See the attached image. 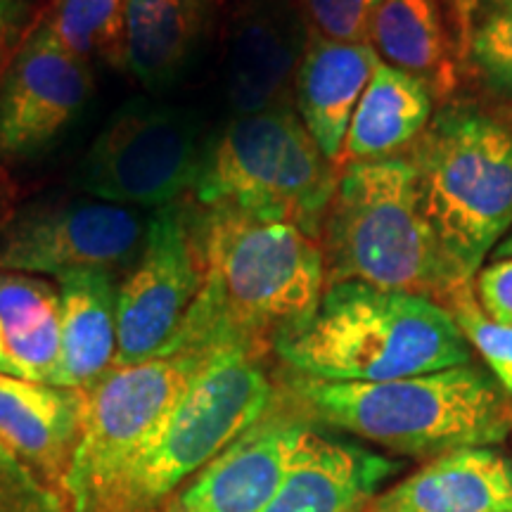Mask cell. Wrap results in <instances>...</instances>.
Here are the masks:
<instances>
[{
  "mask_svg": "<svg viewBox=\"0 0 512 512\" xmlns=\"http://www.w3.org/2000/svg\"><path fill=\"white\" fill-rule=\"evenodd\" d=\"M439 306L451 313L465 342L484 358L486 370L496 377L503 392L512 399V328L486 316L475 297L472 280L453 287Z\"/></svg>",
  "mask_w": 512,
  "mask_h": 512,
  "instance_id": "d4e9b609",
  "label": "cell"
},
{
  "mask_svg": "<svg viewBox=\"0 0 512 512\" xmlns=\"http://www.w3.org/2000/svg\"><path fill=\"white\" fill-rule=\"evenodd\" d=\"M88 95V62L69 53L50 17L43 19L0 81V159L46 152L81 117Z\"/></svg>",
  "mask_w": 512,
  "mask_h": 512,
  "instance_id": "8fae6325",
  "label": "cell"
},
{
  "mask_svg": "<svg viewBox=\"0 0 512 512\" xmlns=\"http://www.w3.org/2000/svg\"><path fill=\"white\" fill-rule=\"evenodd\" d=\"M467 55L494 91L512 98V3L491 8L479 19Z\"/></svg>",
  "mask_w": 512,
  "mask_h": 512,
  "instance_id": "484cf974",
  "label": "cell"
},
{
  "mask_svg": "<svg viewBox=\"0 0 512 512\" xmlns=\"http://www.w3.org/2000/svg\"><path fill=\"white\" fill-rule=\"evenodd\" d=\"M200 31V0H126V67L147 86L169 83L181 74Z\"/></svg>",
  "mask_w": 512,
  "mask_h": 512,
  "instance_id": "603a6c76",
  "label": "cell"
},
{
  "mask_svg": "<svg viewBox=\"0 0 512 512\" xmlns=\"http://www.w3.org/2000/svg\"><path fill=\"white\" fill-rule=\"evenodd\" d=\"M304 27L285 0H249L230 29L223 83L238 117L278 110L304 55Z\"/></svg>",
  "mask_w": 512,
  "mask_h": 512,
  "instance_id": "5bb4252c",
  "label": "cell"
},
{
  "mask_svg": "<svg viewBox=\"0 0 512 512\" xmlns=\"http://www.w3.org/2000/svg\"><path fill=\"white\" fill-rule=\"evenodd\" d=\"M259 356L223 349L209 356L155 439L126 467L98 512H162L192 475L273 406Z\"/></svg>",
  "mask_w": 512,
  "mask_h": 512,
  "instance_id": "52a82bcc",
  "label": "cell"
},
{
  "mask_svg": "<svg viewBox=\"0 0 512 512\" xmlns=\"http://www.w3.org/2000/svg\"><path fill=\"white\" fill-rule=\"evenodd\" d=\"M430 119V88L380 60L351 117L339 166L396 155L401 147L418 140Z\"/></svg>",
  "mask_w": 512,
  "mask_h": 512,
  "instance_id": "44dd1931",
  "label": "cell"
},
{
  "mask_svg": "<svg viewBox=\"0 0 512 512\" xmlns=\"http://www.w3.org/2000/svg\"><path fill=\"white\" fill-rule=\"evenodd\" d=\"M401 463L313 430L261 512H366Z\"/></svg>",
  "mask_w": 512,
  "mask_h": 512,
  "instance_id": "9a60e30c",
  "label": "cell"
},
{
  "mask_svg": "<svg viewBox=\"0 0 512 512\" xmlns=\"http://www.w3.org/2000/svg\"><path fill=\"white\" fill-rule=\"evenodd\" d=\"M339 171L290 107L235 117L207 159L195 188L207 211L290 223L318 238Z\"/></svg>",
  "mask_w": 512,
  "mask_h": 512,
  "instance_id": "8992f818",
  "label": "cell"
},
{
  "mask_svg": "<svg viewBox=\"0 0 512 512\" xmlns=\"http://www.w3.org/2000/svg\"><path fill=\"white\" fill-rule=\"evenodd\" d=\"M124 5L126 0H55L50 17L55 34L69 53L88 62L124 60Z\"/></svg>",
  "mask_w": 512,
  "mask_h": 512,
  "instance_id": "cb8c5ba5",
  "label": "cell"
},
{
  "mask_svg": "<svg viewBox=\"0 0 512 512\" xmlns=\"http://www.w3.org/2000/svg\"><path fill=\"white\" fill-rule=\"evenodd\" d=\"M19 17H22V0H0V57L8 48L10 34L17 29Z\"/></svg>",
  "mask_w": 512,
  "mask_h": 512,
  "instance_id": "f546056e",
  "label": "cell"
},
{
  "mask_svg": "<svg viewBox=\"0 0 512 512\" xmlns=\"http://www.w3.org/2000/svg\"><path fill=\"white\" fill-rule=\"evenodd\" d=\"M0 512H67L53 486L0 441Z\"/></svg>",
  "mask_w": 512,
  "mask_h": 512,
  "instance_id": "4316f807",
  "label": "cell"
},
{
  "mask_svg": "<svg viewBox=\"0 0 512 512\" xmlns=\"http://www.w3.org/2000/svg\"><path fill=\"white\" fill-rule=\"evenodd\" d=\"M83 392L0 373V441L60 494L81 432Z\"/></svg>",
  "mask_w": 512,
  "mask_h": 512,
  "instance_id": "ac0fdd59",
  "label": "cell"
},
{
  "mask_svg": "<svg viewBox=\"0 0 512 512\" xmlns=\"http://www.w3.org/2000/svg\"><path fill=\"white\" fill-rule=\"evenodd\" d=\"M494 256L496 259H512V230L505 238L498 242L496 249H494Z\"/></svg>",
  "mask_w": 512,
  "mask_h": 512,
  "instance_id": "4dcf8cb0",
  "label": "cell"
},
{
  "mask_svg": "<svg viewBox=\"0 0 512 512\" xmlns=\"http://www.w3.org/2000/svg\"><path fill=\"white\" fill-rule=\"evenodd\" d=\"M60 292V368L55 387H93L117 361L119 287L107 268L57 275Z\"/></svg>",
  "mask_w": 512,
  "mask_h": 512,
  "instance_id": "d6986e66",
  "label": "cell"
},
{
  "mask_svg": "<svg viewBox=\"0 0 512 512\" xmlns=\"http://www.w3.org/2000/svg\"><path fill=\"white\" fill-rule=\"evenodd\" d=\"M320 238L330 285L366 283L441 304L453 287L470 283L441 252L406 155L344 166Z\"/></svg>",
  "mask_w": 512,
  "mask_h": 512,
  "instance_id": "277c9868",
  "label": "cell"
},
{
  "mask_svg": "<svg viewBox=\"0 0 512 512\" xmlns=\"http://www.w3.org/2000/svg\"><path fill=\"white\" fill-rule=\"evenodd\" d=\"M60 292L29 273L0 268V373L55 384Z\"/></svg>",
  "mask_w": 512,
  "mask_h": 512,
  "instance_id": "ffe728a7",
  "label": "cell"
},
{
  "mask_svg": "<svg viewBox=\"0 0 512 512\" xmlns=\"http://www.w3.org/2000/svg\"><path fill=\"white\" fill-rule=\"evenodd\" d=\"M472 5H491V8H498V5H508L512 0H467Z\"/></svg>",
  "mask_w": 512,
  "mask_h": 512,
  "instance_id": "1f68e13d",
  "label": "cell"
},
{
  "mask_svg": "<svg viewBox=\"0 0 512 512\" xmlns=\"http://www.w3.org/2000/svg\"><path fill=\"white\" fill-rule=\"evenodd\" d=\"M406 157L441 252L472 280L512 230V114L475 102L448 105Z\"/></svg>",
  "mask_w": 512,
  "mask_h": 512,
  "instance_id": "5b68a950",
  "label": "cell"
},
{
  "mask_svg": "<svg viewBox=\"0 0 512 512\" xmlns=\"http://www.w3.org/2000/svg\"><path fill=\"white\" fill-rule=\"evenodd\" d=\"M209 356H155L114 366L83 389L81 432L60 484L67 512H98L102 498L157 437Z\"/></svg>",
  "mask_w": 512,
  "mask_h": 512,
  "instance_id": "ba28073f",
  "label": "cell"
},
{
  "mask_svg": "<svg viewBox=\"0 0 512 512\" xmlns=\"http://www.w3.org/2000/svg\"><path fill=\"white\" fill-rule=\"evenodd\" d=\"M143 247V228L131 209L112 202L76 200L29 209L0 245V268L57 275L79 268L124 264Z\"/></svg>",
  "mask_w": 512,
  "mask_h": 512,
  "instance_id": "7c38bea8",
  "label": "cell"
},
{
  "mask_svg": "<svg viewBox=\"0 0 512 512\" xmlns=\"http://www.w3.org/2000/svg\"><path fill=\"white\" fill-rule=\"evenodd\" d=\"M510 467H512V460H510Z\"/></svg>",
  "mask_w": 512,
  "mask_h": 512,
  "instance_id": "d6a6232c",
  "label": "cell"
},
{
  "mask_svg": "<svg viewBox=\"0 0 512 512\" xmlns=\"http://www.w3.org/2000/svg\"><path fill=\"white\" fill-rule=\"evenodd\" d=\"M377 62L380 53L370 43H339L316 34L299 60L294 74L299 119L337 169L351 117Z\"/></svg>",
  "mask_w": 512,
  "mask_h": 512,
  "instance_id": "e0dca14e",
  "label": "cell"
},
{
  "mask_svg": "<svg viewBox=\"0 0 512 512\" xmlns=\"http://www.w3.org/2000/svg\"><path fill=\"white\" fill-rule=\"evenodd\" d=\"M366 512H512V467L494 446L427 460L377 494Z\"/></svg>",
  "mask_w": 512,
  "mask_h": 512,
  "instance_id": "2e32d148",
  "label": "cell"
},
{
  "mask_svg": "<svg viewBox=\"0 0 512 512\" xmlns=\"http://www.w3.org/2000/svg\"><path fill=\"white\" fill-rule=\"evenodd\" d=\"M292 392L309 418L396 456L432 460L512 434V399L475 363L387 382L299 377Z\"/></svg>",
  "mask_w": 512,
  "mask_h": 512,
  "instance_id": "7a4b0ae2",
  "label": "cell"
},
{
  "mask_svg": "<svg viewBox=\"0 0 512 512\" xmlns=\"http://www.w3.org/2000/svg\"><path fill=\"white\" fill-rule=\"evenodd\" d=\"M316 427L304 413L268 408L249 430L192 475L162 512H261Z\"/></svg>",
  "mask_w": 512,
  "mask_h": 512,
  "instance_id": "4fadbf2b",
  "label": "cell"
},
{
  "mask_svg": "<svg viewBox=\"0 0 512 512\" xmlns=\"http://www.w3.org/2000/svg\"><path fill=\"white\" fill-rule=\"evenodd\" d=\"M197 126L188 114L126 105L95 138L79 169V185L112 204H174L200 176Z\"/></svg>",
  "mask_w": 512,
  "mask_h": 512,
  "instance_id": "9c48e42d",
  "label": "cell"
},
{
  "mask_svg": "<svg viewBox=\"0 0 512 512\" xmlns=\"http://www.w3.org/2000/svg\"><path fill=\"white\" fill-rule=\"evenodd\" d=\"M370 46L384 62L408 72L446 98L456 88V64L441 17L439 0H382L373 24Z\"/></svg>",
  "mask_w": 512,
  "mask_h": 512,
  "instance_id": "7402d4cb",
  "label": "cell"
},
{
  "mask_svg": "<svg viewBox=\"0 0 512 512\" xmlns=\"http://www.w3.org/2000/svg\"><path fill=\"white\" fill-rule=\"evenodd\" d=\"M477 302L491 320L512 328V259H496L477 273Z\"/></svg>",
  "mask_w": 512,
  "mask_h": 512,
  "instance_id": "f1b7e54d",
  "label": "cell"
},
{
  "mask_svg": "<svg viewBox=\"0 0 512 512\" xmlns=\"http://www.w3.org/2000/svg\"><path fill=\"white\" fill-rule=\"evenodd\" d=\"M202 287L159 356H211L245 349L259 356L306 323L325 292L318 238L290 223L207 211L195 230Z\"/></svg>",
  "mask_w": 512,
  "mask_h": 512,
  "instance_id": "6da1fadb",
  "label": "cell"
},
{
  "mask_svg": "<svg viewBox=\"0 0 512 512\" xmlns=\"http://www.w3.org/2000/svg\"><path fill=\"white\" fill-rule=\"evenodd\" d=\"M273 349L299 377L320 382H387L472 363L444 306L366 283L330 285L313 316Z\"/></svg>",
  "mask_w": 512,
  "mask_h": 512,
  "instance_id": "3957f363",
  "label": "cell"
},
{
  "mask_svg": "<svg viewBox=\"0 0 512 512\" xmlns=\"http://www.w3.org/2000/svg\"><path fill=\"white\" fill-rule=\"evenodd\" d=\"M382 0H302L313 34L339 43H370V24Z\"/></svg>",
  "mask_w": 512,
  "mask_h": 512,
  "instance_id": "83f0119b",
  "label": "cell"
},
{
  "mask_svg": "<svg viewBox=\"0 0 512 512\" xmlns=\"http://www.w3.org/2000/svg\"><path fill=\"white\" fill-rule=\"evenodd\" d=\"M200 287V249L188 214L176 202L159 207L136 268L119 287L114 366H131L162 354Z\"/></svg>",
  "mask_w": 512,
  "mask_h": 512,
  "instance_id": "30bf717a",
  "label": "cell"
}]
</instances>
